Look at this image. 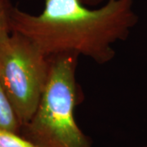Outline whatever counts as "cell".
<instances>
[{
    "label": "cell",
    "mask_w": 147,
    "mask_h": 147,
    "mask_svg": "<svg viewBox=\"0 0 147 147\" xmlns=\"http://www.w3.org/2000/svg\"><path fill=\"white\" fill-rule=\"evenodd\" d=\"M134 0H108L96 8L79 0H44L39 14L13 8L11 31L30 38L47 56L74 53L104 65L115 56L113 45L137 25Z\"/></svg>",
    "instance_id": "cell-1"
},
{
    "label": "cell",
    "mask_w": 147,
    "mask_h": 147,
    "mask_svg": "<svg viewBox=\"0 0 147 147\" xmlns=\"http://www.w3.org/2000/svg\"><path fill=\"white\" fill-rule=\"evenodd\" d=\"M79 57L74 53L50 56L47 85L34 115L21 129L37 147H92L74 119Z\"/></svg>",
    "instance_id": "cell-2"
},
{
    "label": "cell",
    "mask_w": 147,
    "mask_h": 147,
    "mask_svg": "<svg viewBox=\"0 0 147 147\" xmlns=\"http://www.w3.org/2000/svg\"><path fill=\"white\" fill-rule=\"evenodd\" d=\"M51 59L17 32L0 41V82L21 127L30 120L50 73Z\"/></svg>",
    "instance_id": "cell-3"
},
{
    "label": "cell",
    "mask_w": 147,
    "mask_h": 147,
    "mask_svg": "<svg viewBox=\"0 0 147 147\" xmlns=\"http://www.w3.org/2000/svg\"><path fill=\"white\" fill-rule=\"evenodd\" d=\"M0 128L21 134V124L0 82Z\"/></svg>",
    "instance_id": "cell-4"
},
{
    "label": "cell",
    "mask_w": 147,
    "mask_h": 147,
    "mask_svg": "<svg viewBox=\"0 0 147 147\" xmlns=\"http://www.w3.org/2000/svg\"><path fill=\"white\" fill-rule=\"evenodd\" d=\"M0 147H37L20 133L0 128Z\"/></svg>",
    "instance_id": "cell-5"
},
{
    "label": "cell",
    "mask_w": 147,
    "mask_h": 147,
    "mask_svg": "<svg viewBox=\"0 0 147 147\" xmlns=\"http://www.w3.org/2000/svg\"><path fill=\"white\" fill-rule=\"evenodd\" d=\"M14 7L10 0H0V41L11 34V16Z\"/></svg>",
    "instance_id": "cell-6"
},
{
    "label": "cell",
    "mask_w": 147,
    "mask_h": 147,
    "mask_svg": "<svg viewBox=\"0 0 147 147\" xmlns=\"http://www.w3.org/2000/svg\"><path fill=\"white\" fill-rule=\"evenodd\" d=\"M79 1L85 6H88V7H93L104 4L108 0H79Z\"/></svg>",
    "instance_id": "cell-7"
},
{
    "label": "cell",
    "mask_w": 147,
    "mask_h": 147,
    "mask_svg": "<svg viewBox=\"0 0 147 147\" xmlns=\"http://www.w3.org/2000/svg\"><path fill=\"white\" fill-rule=\"evenodd\" d=\"M142 147H147V146H142Z\"/></svg>",
    "instance_id": "cell-8"
}]
</instances>
